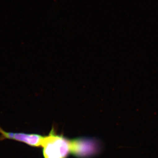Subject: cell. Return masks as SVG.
I'll list each match as a JSON object with an SVG mask.
<instances>
[{
    "instance_id": "3",
    "label": "cell",
    "mask_w": 158,
    "mask_h": 158,
    "mask_svg": "<svg viewBox=\"0 0 158 158\" xmlns=\"http://www.w3.org/2000/svg\"><path fill=\"white\" fill-rule=\"evenodd\" d=\"M70 143L71 154L79 158L91 157L99 151V143L94 139L76 138L70 140Z\"/></svg>"
},
{
    "instance_id": "2",
    "label": "cell",
    "mask_w": 158,
    "mask_h": 158,
    "mask_svg": "<svg viewBox=\"0 0 158 158\" xmlns=\"http://www.w3.org/2000/svg\"><path fill=\"white\" fill-rule=\"evenodd\" d=\"M45 136L37 134L15 133L5 131L0 127V141H15L24 143L33 148L42 147Z\"/></svg>"
},
{
    "instance_id": "1",
    "label": "cell",
    "mask_w": 158,
    "mask_h": 158,
    "mask_svg": "<svg viewBox=\"0 0 158 158\" xmlns=\"http://www.w3.org/2000/svg\"><path fill=\"white\" fill-rule=\"evenodd\" d=\"M41 148L44 158H67L71 154L70 140L57 134L53 128L45 136Z\"/></svg>"
}]
</instances>
